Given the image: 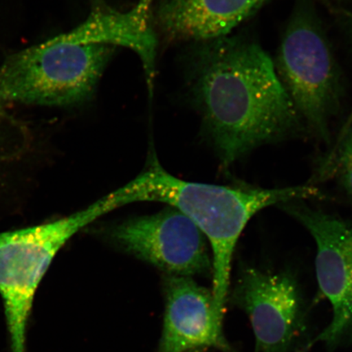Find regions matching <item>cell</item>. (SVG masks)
<instances>
[{"label":"cell","instance_id":"cell-2","mask_svg":"<svg viewBox=\"0 0 352 352\" xmlns=\"http://www.w3.org/2000/svg\"><path fill=\"white\" fill-rule=\"evenodd\" d=\"M111 193L118 208L140 201L169 204L191 220L209 241L215 310L223 318L233 254L241 232L268 206L323 197L309 184L281 188L231 187L188 182L167 173L154 154L142 173Z\"/></svg>","mask_w":352,"mask_h":352},{"label":"cell","instance_id":"cell-4","mask_svg":"<svg viewBox=\"0 0 352 352\" xmlns=\"http://www.w3.org/2000/svg\"><path fill=\"white\" fill-rule=\"evenodd\" d=\"M274 65L307 131L329 143L343 87L340 65L310 0H297Z\"/></svg>","mask_w":352,"mask_h":352},{"label":"cell","instance_id":"cell-3","mask_svg":"<svg viewBox=\"0 0 352 352\" xmlns=\"http://www.w3.org/2000/svg\"><path fill=\"white\" fill-rule=\"evenodd\" d=\"M114 50L66 32L7 57L0 65V104L67 107L91 98Z\"/></svg>","mask_w":352,"mask_h":352},{"label":"cell","instance_id":"cell-7","mask_svg":"<svg viewBox=\"0 0 352 352\" xmlns=\"http://www.w3.org/2000/svg\"><path fill=\"white\" fill-rule=\"evenodd\" d=\"M279 206L315 240L316 278L333 308L331 323L318 340L336 344L352 329V220L311 208L301 200Z\"/></svg>","mask_w":352,"mask_h":352},{"label":"cell","instance_id":"cell-6","mask_svg":"<svg viewBox=\"0 0 352 352\" xmlns=\"http://www.w3.org/2000/svg\"><path fill=\"white\" fill-rule=\"evenodd\" d=\"M109 236L126 252L167 275L212 274L208 240L177 209L125 220L110 228Z\"/></svg>","mask_w":352,"mask_h":352},{"label":"cell","instance_id":"cell-9","mask_svg":"<svg viewBox=\"0 0 352 352\" xmlns=\"http://www.w3.org/2000/svg\"><path fill=\"white\" fill-rule=\"evenodd\" d=\"M166 310L160 352H191L214 347L230 352L223 336V318L212 292L191 277L166 275Z\"/></svg>","mask_w":352,"mask_h":352},{"label":"cell","instance_id":"cell-11","mask_svg":"<svg viewBox=\"0 0 352 352\" xmlns=\"http://www.w3.org/2000/svg\"><path fill=\"white\" fill-rule=\"evenodd\" d=\"M334 179L352 197V125L318 164L315 180Z\"/></svg>","mask_w":352,"mask_h":352},{"label":"cell","instance_id":"cell-5","mask_svg":"<svg viewBox=\"0 0 352 352\" xmlns=\"http://www.w3.org/2000/svg\"><path fill=\"white\" fill-rule=\"evenodd\" d=\"M116 206L107 195L69 217L0 233V296L11 352H25L35 294L57 253L82 228Z\"/></svg>","mask_w":352,"mask_h":352},{"label":"cell","instance_id":"cell-10","mask_svg":"<svg viewBox=\"0 0 352 352\" xmlns=\"http://www.w3.org/2000/svg\"><path fill=\"white\" fill-rule=\"evenodd\" d=\"M267 0H160L157 23L171 41H212L228 36Z\"/></svg>","mask_w":352,"mask_h":352},{"label":"cell","instance_id":"cell-8","mask_svg":"<svg viewBox=\"0 0 352 352\" xmlns=\"http://www.w3.org/2000/svg\"><path fill=\"white\" fill-rule=\"evenodd\" d=\"M232 296L252 323L255 352H287L300 336L303 302L292 272L243 268Z\"/></svg>","mask_w":352,"mask_h":352},{"label":"cell","instance_id":"cell-1","mask_svg":"<svg viewBox=\"0 0 352 352\" xmlns=\"http://www.w3.org/2000/svg\"><path fill=\"white\" fill-rule=\"evenodd\" d=\"M188 67L206 134L226 168L307 131L274 61L254 39L228 35L197 43Z\"/></svg>","mask_w":352,"mask_h":352},{"label":"cell","instance_id":"cell-12","mask_svg":"<svg viewBox=\"0 0 352 352\" xmlns=\"http://www.w3.org/2000/svg\"><path fill=\"white\" fill-rule=\"evenodd\" d=\"M29 144L26 126L0 109V171L19 160L28 151Z\"/></svg>","mask_w":352,"mask_h":352}]
</instances>
